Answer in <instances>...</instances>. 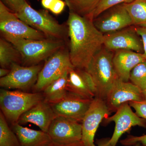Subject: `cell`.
<instances>
[{
	"mask_svg": "<svg viewBox=\"0 0 146 146\" xmlns=\"http://www.w3.org/2000/svg\"><path fill=\"white\" fill-rule=\"evenodd\" d=\"M146 60L143 54L124 50L114 52L112 59L118 78L125 82H129L131 72L133 68Z\"/></svg>",
	"mask_w": 146,
	"mask_h": 146,
	"instance_id": "ac0fdd59",
	"label": "cell"
},
{
	"mask_svg": "<svg viewBox=\"0 0 146 146\" xmlns=\"http://www.w3.org/2000/svg\"><path fill=\"white\" fill-rule=\"evenodd\" d=\"M131 107L136 111V113L140 117L146 120V98L139 102H130L129 103Z\"/></svg>",
	"mask_w": 146,
	"mask_h": 146,
	"instance_id": "83f0119b",
	"label": "cell"
},
{
	"mask_svg": "<svg viewBox=\"0 0 146 146\" xmlns=\"http://www.w3.org/2000/svg\"><path fill=\"white\" fill-rule=\"evenodd\" d=\"M93 23L96 28L104 35L133 25L124 3L106 9L95 18Z\"/></svg>",
	"mask_w": 146,
	"mask_h": 146,
	"instance_id": "7c38bea8",
	"label": "cell"
},
{
	"mask_svg": "<svg viewBox=\"0 0 146 146\" xmlns=\"http://www.w3.org/2000/svg\"><path fill=\"white\" fill-rule=\"evenodd\" d=\"M110 139V138H104L97 140V146H111Z\"/></svg>",
	"mask_w": 146,
	"mask_h": 146,
	"instance_id": "d6a6232c",
	"label": "cell"
},
{
	"mask_svg": "<svg viewBox=\"0 0 146 146\" xmlns=\"http://www.w3.org/2000/svg\"><path fill=\"white\" fill-rule=\"evenodd\" d=\"M2 35L19 51L22 57L21 64L25 66L38 65L66 46L64 40L50 38L31 40L6 35Z\"/></svg>",
	"mask_w": 146,
	"mask_h": 146,
	"instance_id": "7a4b0ae2",
	"label": "cell"
},
{
	"mask_svg": "<svg viewBox=\"0 0 146 146\" xmlns=\"http://www.w3.org/2000/svg\"><path fill=\"white\" fill-rule=\"evenodd\" d=\"M22 57L16 47L3 37L0 39V65L1 68L10 69L13 63L21 65Z\"/></svg>",
	"mask_w": 146,
	"mask_h": 146,
	"instance_id": "44dd1931",
	"label": "cell"
},
{
	"mask_svg": "<svg viewBox=\"0 0 146 146\" xmlns=\"http://www.w3.org/2000/svg\"><path fill=\"white\" fill-rule=\"evenodd\" d=\"M130 82L143 92L146 89V60L139 63L131 72Z\"/></svg>",
	"mask_w": 146,
	"mask_h": 146,
	"instance_id": "d4e9b609",
	"label": "cell"
},
{
	"mask_svg": "<svg viewBox=\"0 0 146 146\" xmlns=\"http://www.w3.org/2000/svg\"><path fill=\"white\" fill-rule=\"evenodd\" d=\"M43 100L42 92L0 90L1 111L11 125L18 123L21 115Z\"/></svg>",
	"mask_w": 146,
	"mask_h": 146,
	"instance_id": "5b68a950",
	"label": "cell"
},
{
	"mask_svg": "<svg viewBox=\"0 0 146 146\" xmlns=\"http://www.w3.org/2000/svg\"><path fill=\"white\" fill-rule=\"evenodd\" d=\"M56 1V0H41V3L44 8L50 10L54 5Z\"/></svg>",
	"mask_w": 146,
	"mask_h": 146,
	"instance_id": "1f68e13d",
	"label": "cell"
},
{
	"mask_svg": "<svg viewBox=\"0 0 146 146\" xmlns=\"http://www.w3.org/2000/svg\"><path fill=\"white\" fill-rule=\"evenodd\" d=\"M0 30L2 35H11L27 39L48 38L44 33L29 26L0 1Z\"/></svg>",
	"mask_w": 146,
	"mask_h": 146,
	"instance_id": "52a82bcc",
	"label": "cell"
},
{
	"mask_svg": "<svg viewBox=\"0 0 146 146\" xmlns=\"http://www.w3.org/2000/svg\"><path fill=\"white\" fill-rule=\"evenodd\" d=\"M69 56L74 68L86 70L94 56L103 47L104 35L93 21L69 12L67 23Z\"/></svg>",
	"mask_w": 146,
	"mask_h": 146,
	"instance_id": "6da1fadb",
	"label": "cell"
},
{
	"mask_svg": "<svg viewBox=\"0 0 146 146\" xmlns=\"http://www.w3.org/2000/svg\"><path fill=\"white\" fill-rule=\"evenodd\" d=\"M143 93L138 87L129 82L117 79L108 94L105 102L110 112H115L123 104L145 99Z\"/></svg>",
	"mask_w": 146,
	"mask_h": 146,
	"instance_id": "5bb4252c",
	"label": "cell"
},
{
	"mask_svg": "<svg viewBox=\"0 0 146 146\" xmlns=\"http://www.w3.org/2000/svg\"><path fill=\"white\" fill-rule=\"evenodd\" d=\"M68 93L82 98L92 100L96 96V85L91 75L84 70L72 68L67 81Z\"/></svg>",
	"mask_w": 146,
	"mask_h": 146,
	"instance_id": "2e32d148",
	"label": "cell"
},
{
	"mask_svg": "<svg viewBox=\"0 0 146 146\" xmlns=\"http://www.w3.org/2000/svg\"><path fill=\"white\" fill-rule=\"evenodd\" d=\"M137 33L141 36L143 42L144 52L143 54L144 58L146 59V27H141L135 26Z\"/></svg>",
	"mask_w": 146,
	"mask_h": 146,
	"instance_id": "4dcf8cb0",
	"label": "cell"
},
{
	"mask_svg": "<svg viewBox=\"0 0 146 146\" xmlns=\"http://www.w3.org/2000/svg\"><path fill=\"white\" fill-rule=\"evenodd\" d=\"M92 100L85 99L68 93L63 99L50 104L57 116L81 123Z\"/></svg>",
	"mask_w": 146,
	"mask_h": 146,
	"instance_id": "9a60e30c",
	"label": "cell"
},
{
	"mask_svg": "<svg viewBox=\"0 0 146 146\" xmlns=\"http://www.w3.org/2000/svg\"><path fill=\"white\" fill-rule=\"evenodd\" d=\"M74 68L70 59L69 49L65 46L46 60L33 88V92H42L48 85Z\"/></svg>",
	"mask_w": 146,
	"mask_h": 146,
	"instance_id": "8992f818",
	"label": "cell"
},
{
	"mask_svg": "<svg viewBox=\"0 0 146 146\" xmlns=\"http://www.w3.org/2000/svg\"><path fill=\"white\" fill-rule=\"evenodd\" d=\"M0 146H21L17 135L8 125V122L0 112Z\"/></svg>",
	"mask_w": 146,
	"mask_h": 146,
	"instance_id": "cb8c5ba5",
	"label": "cell"
},
{
	"mask_svg": "<svg viewBox=\"0 0 146 146\" xmlns=\"http://www.w3.org/2000/svg\"><path fill=\"white\" fill-rule=\"evenodd\" d=\"M56 116L50 104L43 100L21 115L17 123L21 125L31 123L48 133L51 124Z\"/></svg>",
	"mask_w": 146,
	"mask_h": 146,
	"instance_id": "e0dca14e",
	"label": "cell"
},
{
	"mask_svg": "<svg viewBox=\"0 0 146 146\" xmlns=\"http://www.w3.org/2000/svg\"><path fill=\"white\" fill-rule=\"evenodd\" d=\"M10 72V69L1 68L0 69V77L2 78L6 76L9 74Z\"/></svg>",
	"mask_w": 146,
	"mask_h": 146,
	"instance_id": "836d02e7",
	"label": "cell"
},
{
	"mask_svg": "<svg viewBox=\"0 0 146 146\" xmlns=\"http://www.w3.org/2000/svg\"><path fill=\"white\" fill-rule=\"evenodd\" d=\"M43 65L42 64L25 66L13 63L10 72L6 76L0 78V86L3 89L26 91L33 86Z\"/></svg>",
	"mask_w": 146,
	"mask_h": 146,
	"instance_id": "ba28073f",
	"label": "cell"
},
{
	"mask_svg": "<svg viewBox=\"0 0 146 146\" xmlns=\"http://www.w3.org/2000/svg\"><path fill=\"white\" fill-rule=\"evenodd\" d=\"M115 112L114 115L102 121L105 125L112 122L115 123L114 132L110 139L111 146H116L122 135L129 132L133 127L138 126L146 128V120L133 112L129 103L122 105Z\"/></svg>",
	"mask_w": 146,
	"mask_h": 146,
	"instance_id": "30bf717a",
	"label": "cell"
},
{
	"mask_svg": "<svg viewBox=\"0 0 146 146\" xmlns=\"http://www.w3.org/2000/svg\"><path fill=\"white\" fill-rule=\"evenodd\" d=\"M48 133L52 142L59 145H73L82 142V124L57 116L50 125Z\"/></svg>",
	"mask_w": 146,
	"mask_h": 146,
	"instance_id": "8fae6325",
	"label": "cell"
},
{
	"mask_svg": "<svg viewBox=\"0 0 146 146\" xmlns=\"http://www.w3.org/2000/svg\"><path fill=\"white\" fill-rule=\"evenodd\" d=\"M104 46L113 52L121 50L133 51L141 54L144 52L142 39L133 25L104 34Z\"/></svg>",
	"mask_w": 146,
	"mask_h": 146,
	"instance_id": "4fadbf2b",
	"label": "cell"
},
{
	"mask_svg": "<svg viewBox=\"0 0 146 146\" xmlns=\"http://www.w3.org/2000/svg\"><path fill=\"white\" fill-rule=\"evenodd\" d=\"M66 5L65 1H64L62 0H56L54 5L50 11L55 15H58L63 12Z\"/></svg>",
	"mask_w": 146,
	"mask_h": 146,
	"instance_id": "f546056e",
	"label": "cell"
},
{
	"mask_svg": "<svg viewBox=\"0 0 146 146\" xmlns=\"http://www.w3.org/2000/svg\"><path fill=\"white\" fill-rule=\"evenodd\" d=\"M133 1L134 0H101L94 12V20L105 11L112 7L120 4L128 3Z\"/></svg>",
	"mask_w": 146,
	"mask_h": 146,
	"instance_id": "484cf974",
	"label": "cell"
},
{
	"mask_svg": "<svg viewBox=\"0 0 146 146\" xmlns=\"http://www.w3.org/2000/svg\"><path fill=\"white\" fill-rule=\"evenodd\" d=\"M124 4L133 26L146 27V0H134Z\"/></svg>",
	"mask_w": 146,
	"mask_h": 146,
	"instance_id": "603a6c76",
	"label": "cell"
},
{
	"mask_svg": "<svg viewBox=\"0 0 146 146\" xmlns=\"http://www.w3.org/2000/svg\"><path fill=\"white\" fill-rule=\"evenodd\" d=\"M19 140L21 146H48L52 142L48 133L23 127L18 123L11 125Z\"/></svg>",
	"mask_w": 146,
	"mask_h": 146,
	"instance_id": "d6986e66",
	"label": "cell"
},
{
	"mask_svg": "<svg viewBox=\"0 0 146 146\" xmlns=\"http://www.w3.org/2000/svg\"><path fill=\"white\" fill-rule=\"evenodd\" d=\"M15 13L22 21L44 33L48 38L65 41L67 39V25L59 24L48 11L35 10L26 1Z\"/></svg>",
	"mask_w": 146,
	"mask_h": 146,
	"instance_id": "277c9868",
	"label": "cell"
},
{
	"mask_svg": "<svg viewBox=\"0 0 146 146\" xmlns=\"http://www.w3.org/2000/svg\"><path fill=\"white\" fill-rule=\"evenodd\" d=\"M138 143L146 146V134L141 136L128 135L126 138L120 141L121 144L125 146H133Z\"/></svg>",
	"mask_w": 146,
	"mask_h": 146,
	"instance_id": "4316f807",
	"label": "cell"
},
{
	"mask_svg": "<svg viewBox=\"0 0 146 146\" xmlns=\"http://www.w3.org/2000/svg\"><path fill=\"white\" fill-rule=\"evenodd\" d=\"M143 93L144 96H145V98H146V89L145 90V91L143 92Z\"/></svg>",
	"mask_w": 146,
	"mask_h": 146,
	"instance_id": "8d00e7d4",
	"label": "cell"
},
{
	"mask_svg": "<svg viewBox=\"0 0 146 146\" xmlns=\"http://www.w3.org/2000/svg\"><path fill=\"white\" fill-rule=\"evenodd\" d=\"M2 2L11 11L15 13L23 5L26 0H2Z\"/></svg>",
	"mask_w": 146,
	"mask_h": 146,
	"instance_id": "f1b7e54d",
	"label": "cell"
},
{
	"mask_svg": "<svg viewBox=\"0 0 146 146\" xmlns=\"http://www.w3.org/2000/svg\"><path fill=\"white\" fill-rule=\"evenodd\" d=\"M114 54L103 46L93 58L86 70L96 85V97L104 100L118 78L112 61Z\"/></svg>",
	"mask_w": 146,
	"mask_h": 146,
	"instance_id": "3957f363",
	"label": "cell"
},
{
	"mask_svg": "<svg viewBox=\"0 0 146 146\" xmlns=\"http://www.w3.org/2000/svg\"><path fill=\"white\" fill-rule=\"evenodd\" d=\"M133 146H143V145H142L141 143H138L135 144V145Z\"/></svg>",
	"mask_w": 146,
	"mask_h": 146,
	"instance_id": "d590c367",
	"label": "cell"
},
{
	"mask_svg": "<svg viewBox=\"0 0 146 146\" xmlns=\"http://www.w3.org/2000/svg\"><path fill=\"white\" fill-rule=\"evenodd\" d=\"M111 113L104 100L95 97L82 122V142L84 146H96L95 135L103 120Z\"/></svg>",
	"mask_w": 146,
	"mask_h": 146,
	"instance_id": "9c48e42d",
	"label": "cell"
},
{
	"mask_svg": "<svg viewBox=\"0 0 146 146\" xmlns=\"http://www.w3.org/2000/svg\"><path fill=\"white\" fill-rule=\"evenodd\" d=\"M48 146H84L82 142L79 143L73 144V145H59V144L56 143L54 142H52Z\"/></svg>",
	"mask_w": 146,
	"mask_h": 146,
	"instance_id": "e575fe53",
	"label": "cell"
},
{
	"mask_svg": "<svg viewBox=\"0 0 146 146\" xmlns=\"http://www.w3.org/2000/svg\"><path fill=\"white\" fill-rule=\"evenodd\" d=\"M101 0H65L70 12L93 21L95 11Z\"/></svg>",
	"mask_w": 146,
	"mask_h": 146,
	"instance_id": "7402d4cb",
	"label": "cell"
},
{
	"mask_svg": "<svg viewBox=\"0 0 146 146\" xmlns=\"http://www.w3.org/2000/svg\"><path fill=\"white\" fill-rule=\"evenodd\" d=\"M70 70L65 72L60 78L48 85L42 91L44 100L50 104L60 101L68 95L67 81Z\"/></svg>",
	"mask_w": 146,
	"mask_h": 146,
	"instance_id": "ffe728a7",
	"label": "cell"
}]
</instances>
